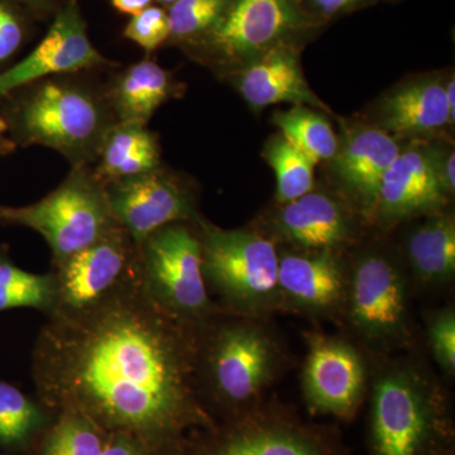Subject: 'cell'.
<instances>
[{
  "mask_svg": "<svg viewBox=\"0 0 455 455\" xmlns=\"http://www.w3.org/2000/svg\"><path fill=\"white\" fill-rule=\"evenodd\" d=\"M47 317L33 350V379L51 414L85 416L154 455H181L193 434L217 424L197 376L204 323L161 307L139 266L97 304Z\"/></svg>",
  "mask_w": 455,
  "mask_h": 455,
  "instance_id": "cell-1",
  "label": "cell"
},
{
  "mask_svg": "<svg viewBox=\"0 0 455 455\" xmlns=\"http://www.w3.org/2000/svg\"><path fill=\"white\" fill-rule=\"evenodd\" d=\"M89 73L46 77L14 90L2 114L16 145L44 146L73 167L92 166L101 142L116 124L106 84Z\"/></svg>",
  "mask_w": 455,
  "mask_h": 455,
  "instance_id": "cell-2",
  "label": "cell"
},
{
  "mask_svg": "<svg viewBox=\"0 0 455 455\" xmlns=\"http://www.w3.org/2000/svg\"><path fill=\"white\" fill-rule=\"evenodd\" d=\"M325 27L307 0H235L220 25L181 50L224 80L277 47L304 49Z\"/></svg>",
  "mask_w": 455,
  "mask_h": 455,
  "instance_id": "cell-3",
  "label": "cell"
},
{
  "mask_svg": "<svg viewBox=\"0 0 455 455\" xmlns=\"http://www.w3.org/2000/svg\"><path fill=\"white\" fill-rule=\"evenodd\" d=\"M214 316L200 331L197 376L206 407L211 401L229 420L259 407V395L276 371L277 350L256 324L215 323Z\"/></svg>",
  "mask_w": 455,
  "mask_h": 455,
  "instance_id": "cell-4",
  "label": "cell"
},
{
  "mask_svg": "<svg viewBox=\"0 0 455 455\" xmlns=\"http://www.w3.org/2000/svg\"><path fill=\"white\" fill-rule=\"evenodd\" d=\"M203 275L230 310L256 315L280 300L278 253L274 241L251 229H223L199 217Z\"/></svg>",
  "mask_w": 455,
  "mask_h": 455,
  "instance_id": "cell-5",
  "label": "cell"
},
{
  "mask_svg": "<svg viewBox=\"0 0 455 455\" xmlns=\"http://www.w3.org/2000/svg\"><path fill=\"white\" fill-rule=\"evenodd\" d=\"M451 424L444 403L420 377L387 372L373 388L370 455H447Z\"/></svg>",
  "mask_w": 455,
  "mask_h": 455,
  "instance_id": "cell-6",
  "label": "cell"
},
{
  "mask_svg": "<svg viewBox=\"0 0 455 455\" xmlns=\"http://www.w3.org/2000/svg\"><path fill=\"white\" fill-rule=\"evenodd\" d=\"M0 221L41 235L52 253V266L118 227L108 204L106 187L90 166L73 167L68 178L40 202L22 208L0 206Z\"/></svg>",
  "mask_w": 455,
  "mask_h": 455,
  "instance_id": "cell-7",
  "label": "cell"
},
{
  "mask_svg": "<svg viewBox=\"0 0 455 455\" xmlns=\"http://www.w3.org/2000/svg\"><path fill=\"white\" fill-rule=\"evenodd\" d=\"M137 247L140 281L161 307L196 324L217 314L203 275L202 243L196 224H169Z\"/></svg>",
  "mask_w": 455,
  "mask_h": 455,
  "instance_id": "cell-8",
  "label": "cell"
},
{
  "mask_svg": "<svg viewBox=\"0 0 455 455\" xmlns=\"http://www.w3.org/2000/svg\"><path fill=\"white\" fill-rule=\"evenodd\" d=\"M181 455H346L339 440L299 419L256 407L188 438Z\"/></svg>",
  "mask_w": 455,
  "mask_h": 455,
  "instance_id": "cell-9",
  "label": "cell"
},
{
  "mask_svg": "<svg viewBox=\"0 0 455 455\" xmlns=\"http://www.w3.org/2000/svg\"><path fill=\"white\" fill-rule=\"evenodd\" d=\"M104 187L114 220L137 245L161 228L200 217L193 184L164 164Z\"/></svg>",
  "mask_w": 455,
  "mask_h": 455,
  "instance_id": "cell-10",
  "label": "cell"
},
{
  "mask_svg": "<svg viewBox=\"0 0 455 455\" xmlns=\"http://www.w3.org/2000/svg\"><path fill=\"white\" fill-rule=\"evenodd\" d=\"M137 252L133 239L118 226L95 243L52 266L55 313H75L107 298L136 269Z\"/></svg>",
  "mask_w": 455,
  "mask_h": 455,
  "instance_id": "cell-11",
  "label": "cell"
},
{
  "mask_svg": "<svg viewBox=\"0 0 455 455\" xmlns=\"http://www.w3.org/2000/svg\"><path fill=\"white\" fill-rule=\"evenodd\" d=\"M90 41L88 27L76 0L56 12L49 31L22 61L0 73V99L46 77L114 68Z\"/></svg>",
  "mask_w": 455,
  "mask_h": 455,
  "instance_id": "cell-12",
  "label": "cell"
},
{
  "mask_svg": "<svg viewBox=\"0 0 455 455\" xmlns=\"http://www.w3.org/2000/svg\"><path fill=\"white\" fill-rule=\"evenodd\" d=\"M349 316L359 333L379 343L400 339L405 331V280L390 254L367 250L355 259Z\"/></svg>",
  "mask_w": 455,
  "mask_h": 455,
  "instance_id": "cell-13",
  "label": "cell"
},
{
  "mask_svg": "<svg viewBox=\"0 0 455 455\" xmlns=\"http://www.w3.org/2000/svg\"><path fill=\"white\" fill-rule=\"evenodd\" d=\"M339 123L337 154L326 164L329 172L349 202L372 215L383 175L403 142L364 119H340Z\"/></svg>",
  "mask_w": 455,
  "mask_h": 455,
  "instance_id": "cell-14",
  "label": "cell"
},
{
  "mask_svg": "<svg viewBox=\"0 0 455 455\" xmlns=\"http://www.w3.org/2000/svg\"><path fill=\"white\" fill-rule=\"evenodd\" d=\"M449 200L436 171L434 140H409L383 175L372 217L400 223L442 212Z\"/></svg>",
  "mask_w": 455,
  "mask_h": 455,
  "instance_id": "cell-15",
  "label": "cell"
},
{
  "mask_svg": "<svg viewBox=\"0 0 455 455\" xmlns=\"http://www.w3.org/2000/svg\"><path fill=\"white\" fill-rule=\"evenodd\" d=\"M364 121L400 142L440 139L455 122L445 97V74H419L396 84Z\"/></svg>",
  "mask_w": 455,
  "mask_h": 455,
  "instance_id": "cell-16",
  "label": "cell"
},
{
  "mask_svg": "<svg viewBox=\"0 0 455 455\" xmlns=\"http://www.w3.org/2000/svg\"><path fill=\"white\" fill-rule=\"evenodd\" d=\"M366 371L357 350L334 338L314 337L304 371V395L315 414L349 420L364 394Z\"/></svg>",
  "mask_w": 455,
  "mask_h": 455,
  "instance_id": "cell-17",
  "label": "cell"
},
{
  "mask_svg": "<svg viewBox=\"0 0 455 455\" xmlns=\"http://www.w3.org/2000/svg\"><path fill=\"white\" fill-rule=\"evenodd\" d=\"M272 232L300 252L338 253L355 239V223L347 200L314 188L286 204H278Z\"/></svg>",
  "mask_w": 455,
  "mask_h": 455,
  "instance_id": "cell-18",
  "label": "cell"
},
{
  "mask_svg": "<svg viewBox=\"0 0 455 455\" xmlns=\"http://www.w3.org/2000/svg\"><path fill=\"white\" fill-rule=\"evenodd\" d=\"M301 50L295 46L277 47L242 66L224 80L256 112L275 104L290 103L333 114L305 79Z\"/></svg>",
  "mask_w": 455,
  "mask_h": 455,
  "instance_id": "cell-19",
  "label": "cell"
},
{
  "mask_svg": "<svg viewBox=\"0 0 455 455\" xmlns=\"http://www.w3.org/2000/svg\"><path fill=\"white\" fill-rule=\"evenodd\" d=\"M280 299L307 311L334 309L347 293L343 265L337 253L284 252L278 262Z\"/></svg>",
  "mask_w": 455,
  "mask_h": 455,
  "instance_id": "cell-20",
  "label": "cell"
},
{
  "mask_svg": "<svg viewBox=\"0 0 455 455\" xmlns=\"http://www.w3.org/2000/svg\"><path fill=\"white\" fill-rule=\"evenodd\" d=\"M106 92L116 121L147 125L164 103L184 92V86L154 60L143 59L114 74Z\"/></svg>",
  "mask_w": 455,
  "mask_h": 455,
  "instance_id": "cell-21",
  "label": "cell"
},
{
  "mask_svg": "<svg viewBox=\"0 0 455 455\" xmlns=\"http://www.w3.org/2000/svg\"><path fill=\"white\" fill-rule=\"evenodd\" d=\"M161 164L160 140L155 132L139 123L116 122L90 167L106 185L148 172Z\"/></svg>",
  "mask_w": 455,
  "mask_h": 455,
  "instance_id": "cell-22",
  "label": "cell"
},
{
  "mask_svg": "<svg viewBox=\"0 0 455 455\" xmlns=\"http://www.w3.org/2000/svg\"><path fill=\"white\" fill-rule=\"evenodd\" d=\"M406 256L416 277L425 283H442L455 272V221L449 212L427 215L406 238Z\"/></svg>",
  "mask_w": 455,
  "mask_h": 455,
  "instance_id": "cell-23",
  "label": "cell"
},
{
  "mask_svg": "<svg viewBox=\"0 0 455 455\" xmlns=\"http://www.w3.org/2000/svg\"><path fill=\"white\" fill-rule=\"evenodd\" d=\"M272 123L284 139L314 164H328L337 154L338 134L324 113L307 106H292L284 112H276Z\"/></svg>",
  "mask_w": 455,
  "mask_h": 455,
  "instance_id": "cell-24",
  "label": "cell"
},
{
  "mask_svg": "<svg viewBox=\"0 0 455 455\" xmlns=\"http://www.w3.org/2000/svg\"><path fill=\"white\" fill-rule=\"evenodd\" d=\"M51 412L9 383L0 382V445L25 447L49 427Z\"/></svg>",
  "mask_w": 455,
  "mask_h": 455,
  "instance_id": "cell-25",
  "label": "cell"
},
{
  "mask_svg": "<svg viewBox=\"0 0 455 455\" xmlns=\"http://www.w3.org/2000/svg\"><path fill=\"white\" fill-rule=\"evenodd\" d=\"M263 157L276 176L278 204L292 202L315 188V164L283 134H274L266 142Z\"/></svg>",
  "mask_w": 455,
  "mask_h": 455,
  "instance_id": "cell-26",
  "label": "cell"
},
{
  "mask_svg": "<svg viewBox=\"0 0 455 455\" xmlns=\"http://www.w3.org/2000/svg\"><path fill=\"white\" fill-rule=\"evenodd\" d=\"M57 291L52 272L36 275L12 263L0 262V311L32 307L50 316L55 313Z\"/></svg>",
  "mask_w": 455,
  "mask_h": 455,
  "instance_id": "cell-27",
  "label": "cell"
},
{
  "mask_svg": "<svg viewBox=\"0 0 455 455\" xmlns=\"http://www.w3.org/2000/svg\"><path fill=\"white\" fill-rule=\"evenodd\" d=\"M107 434L85 416L62 412L42 433L38 455H103Z\"/></svg>",
  "mask_w": 455,
  "mask_h": 455,
  "instance_id": "cell-28",
  "label": "cell"
},
{
  "mask_svg": "<svg viewBox=\"0 0 455 455\" xmlns=\"http://www.w3.org/2000/svg\"><path fill=\"white\" fill-rule=\"evenodd\" d=\"M235 0H178L167 8L170 38L166 44L184 49L220 25Z\"/></svg>",
  "mask_w": 455,
  "mask_h": 455,
  "instance_id": "cell-29",
  "label": "cell"
},
{
  "mask_svg": "<svg viewBox=\"0 0 455 455\" xmlns=\"http://www.w3.org/2000/svg\"><path fill=\"white\" fill-rule=\"evenodd\" d=\"M35 17L12 0H0V68L18 55L32 35Z\"/></svg>",
  "mask_w": 455,
  "mask_h": 455,
  "instance_id": "cell-30",
  "label": "cell"
},
{
  "mask_svg": "<svg viewBox=\"0 0 455 455\" xmlns=\"http://www.w3.org/2000/svg\"><path fill=\"white\" fill-rule=\"evenodd\" d=\"M123 36L151 55L169 41L170 22L167 8L149 5L140 13L134 14L125 26Z\"/></svg>",
  "mask_w": 455,
  "mask_h": 455,
  "instance_id": "cell-31",
  "label": "cell"
},
{
  "mask_svg": "<svg viewBox=\"0 0 455 455\" xmlns=\"http://www.w3.org/2000/svg\"><path fill=\"white\" fill-rule=\"evenodd\" d=\"M430 346L434 357L443 370L453 374L455 370V315L445 310L434 317L430 324Z\"/></svg>",
  "mask_w": 455,
  "mask_h": 455,
  "instance_id": "cell-32",
  "label": "cell"
},
{
  "mask_svg": "<svg viewBox=\"0 0 455 455\" xmlns=\"http://www.w3.org/2000/svg\"><path fill=\"white\" fill-rule=\"evenodd\" d=\"M398 0H307V8L320 20L328 26L337 18L347 16L361 9L373 7L381 3H396Z\"/></svg>",
  "mask_w": 455,
  "mask_h": 455,
  "instance_id": "cell-33",
  "label": "cell"
},
{
  "mask_svg": "<svg viewBox=\"0 0 455 455\" xmlns=\"http://www.w3.org/2000/svg\"><path fill=\"white\" fill-rule=\"evenodd\" d=\"M434 154H435L436 171L440 182L449 197L455 193V152L448 140H434Z\"/></svg>",
  "mask_w": 455,
  "mask_h": 455,
  "instance_id": "cell-34",
  "label": "cell"
},
{
  "mask_svg": "<svg viewBox=\"0 0 455 455\" xmlns=\"http://www.w3.org/2000/svg\"><path fill=\"white\" fill-rule=\"evenodd\" d=\"M103 455H154L130 435L122 433L107 434Z\"/></svg>",
  "mask_w": 455,
  "mask_h": 455,
  "instance_id": "cell-35",
  "label": "cell"
},
{
  "mask_svg": "<svg viewBox=\"0 0 455 455\" xmlns=\"http://www.w3.org/2000/svg\"><path fill=\"white\" fill-rule=\"evenodd\" d=\"M18 5L27 9L35 18H49L55 16L60 8L64 7L68 0H12Z\"/></svg>",
  "mask_w": 455,
  "mask_h": 455,
  "instance_id": "cell-36",
  "label": "cell"
},
{
  "mask_svg": "<svg viewBox=\"0 0 455 455\" xmlns=\"http://www.w3.org/2000/svg\"><path fill=\"white\" fill-rule=\"evenodd\" d=\"M110 2H112L113 7L116 8L119 13L134 16V14L142 12L143 9L152 5L154 0H110Z\"/></svg>",
  "mask_w": 455,
  "mask_h": 455,
  "instance_id": "cell-37",
  "label": "cell"
},
{
  "mask_svg": "<svg viewBox=\"0 0 455 455\" xmlns=\"http://www.w3.org/2000/svg\"><path fill=\"white\" fill-rule=\"evenodd\" d=\"M16 143L11 139L9 134V125L5 121L4 116L0 113V154L13 151Z\"/></svg>",
  "mask_w": 455,
  "mask_h": 455,
  "instance_id": "cell-38",
  "label": "cell"
},
{
  "mask_svg": "<svg viewBox=\"0 0 455 455\" xmlns=\"http://www.w3.org/2000/svg\"><path fill=\"white\" fill-rule=\"evenodd\" d=\"M454 90H455V77L454 74H445V97H447V103L449 112L451 116L455 118V103H454Z\"/></svg>",
  "mask_w": 455,
  "mask_h": 455,
  "instance_id": "cell-39",
  "label": "cell"
},
{
  "mask_svg": "<svg viewBox=\"0 0 455 455\" xmlns=\"http://www.w3.org/2000/svg\"><path fill=\"white\" fill-rule=\"evenodd\" d=\"M156 3H158V4L161 5V7L164 8H169L171 5L173 4V3L178 2V0H155Z\"/></svg>",
  "mask_w": 455,
  "mask_h": 455,
  "instance_id": "cell-40",
  "label": "cell"
},
{
  "mask_svg": "<svg viewBox=\"0 0 455 455\" xmlns=\"http://www.w3.org/2000/svg\"><path fill=\"white\" fill-rule=\"evenodd\" d=\"M447 455H453V453H451H451H448Z\"/></svg>",
  "mask_w": 455,
  "mask_h": 455,
  "instance_id": "cell-41",
  "label": "cell"
},
{
  "mask_svg": "<svg viewBox=\"0 0 455 455\" xmlns=\"http://www.w3.org/2000/svg\"><path fill=\"white\" fill-rule=\"evenodd\" d=\"M0 455H5V454H0Z\"/></svg>",
  "mask_w": 455,
  "mask_h": 455,
  "instance_id": "cell-42",
  "label": "cell"
}]
</instances>
